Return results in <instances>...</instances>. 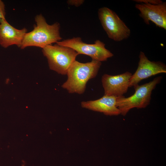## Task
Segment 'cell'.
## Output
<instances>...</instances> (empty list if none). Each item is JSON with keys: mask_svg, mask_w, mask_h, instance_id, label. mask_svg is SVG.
I'll use <instances>...</instances> for the list:
<instances>
[{"mask_svg": "<svg viewBox=\"0 0 166 166\" xmlns=\"http://www.w3.org/2000/svg\"><path fill=\"white\" fill-rule=\"evenodd\" d=\"M42 52L47 59L49 69L63 75L66 74L68 68L79 55L71 48L57 44L45 46Z\"/></svg>", "mask_w": 166, "mask_h": 166, "instance_id": "4", "label": "cell"}, {"mask_svg": "<svg viewBox=\"0 0 166 166\" xmlns=\"http://www.w3.org/2000/svg\"><path fill=\"white\" fill-rule=\"evenodd\" d=\"M138 3H148L153 5H157L163 2L160 0H133Z\"/></svg>", "mask_w": 166, "mask_h": 166, "instance_id": "12", "label": "cell"}, {"mask_svg": "<svg viewBox=\"0 0 166 166\" xmlns=\"http://www.w3.org/2000/svg\"><path fill=\"white\" fill-rule=\"evenodd\" d=\"M132 75L128 71L116 75L104 74L101 82L104 95L116 97L123 96L129 88V80Z\"/></svg>", "mask_w": 166, "mask_h": 166, "instance_id": "9", "label": "cell"}, {"mask_svg": "<svg viewBox=\"0 0 166 166\" xmlns=\"http://www.w3.org/2000/svg\"><path fill=\"white\" fill-rule=\"evenodd\" d=\"M117 97L104 95L98 99L83 101L81 107L93 111L103 113L109 116H117L121 114L116 105Z\"/></svg>", "mask_w": 166, "mask_h": 166, "instance_id": "11", "label": "cell"}, {"mask_svg": "<svg viewBox=\"0 0 166 166\" xmlns=\"http://www.w3.org/2000/svg\"><path fill=\"white\" fill-rule=\"evenodd\" d=\"M84 2V0H68L67 1L68 4L73 5L77 7L80 6Z\"/></svg>", "mask_w": 166, "mask_h": 166, "instance_id": "14", "label": "cell"}, {"mask_svg": "<svg viewBox=\"0 0 166 166\" xmlns=\"http://www.w3.org/2000/svg\"><path fill=\"white\" fill-rule=\"evenodd\" d=\"M27 31L26 28L18 29L10 25L6 19L2 20L0 21V45L5 48L13 45L20 48Z\"/></svg>", "mask_w": 166, "mask_h": 166, "instance_id": "10", "label": "cell"}, {"mask_svg": "<svg viewBox=\"0 0 166 166\" xmlns=\"http://www.w3.org/2000/svg\"><path fill=\"white\" fill-rule=\"evenodd\" d=\"M162 78L161 76L157 77L148 83L134 87L135 92L129 97H117L116 105L121 114L125 116L132 109L144 108L147 106L150 103L152 90Z\"/></svg>", "mask_w": 166, "mask_h": 166, "instance_id": "3", "label": "cell"}, {"mask_svg": "<svg viewBox=\"0 0 166 166\" xmlns=\"http://www.w3.org/2000/svg\"><path fill=\"white\" fill-rule=\"evenodd\" d=\"M137 69L132 75L129 82V87L138 85L142 80L160 73H166V65L160 61H150L144 53L140 51Z\"/></svg>", "mask_w": 166, "mask_h": 166, "instance_id": "7", "label": "cell"}, {"mask_svg": "<svg viewBox=\"0 0 166 166\" xmlns=\"http://www.w3.org/2000/svg\"><path fill=\"white\" fill-rule=\"evenodd\" d=\"M56 44L71 48L78 54L87 55L92 60L101 62L113 56V54L106 48L105 44L99 40H96L93 44H89L83 42L80 37H73L61 41Z\"/></svg>", "mask_w": 166, "mask_h": 166, "instance_id": "6", "label": "cell"}, {"mask_svg": "<svg viewBox=\"0 0 166 166\" xmlns=\"http://www.w3.org/2000/svg\"><path fill=\"white\" fill-rule=\"evenodd\" d=\"M98 14L103 29L109 38L120 42L130 37V29L113 11L103 7L98 9Z\"/></svg>", "mask_w": 166, "mask_h": 166, "instance_id": "5", "label": "cell"}, {"mask_svg": "<svg viewBox=\"0 0 166 166\" xmlns=\"http://www.w3.org/2000/svg\"><path fill=\"white\" fill-rule=\"evenodd\" d=\"M6 14L5 5L3 2L0 0V21L3 19H6Z\"/></svg>", "mask_w": 166, "mask_h": 166, "instance_id": "13", "label": "cell"}, {"mask_svg": "<svg viewBox=\"0 0 166 166\" xmlns=\"http://www.w3.org/2000/svg\"><path fill=\"white\" fill-rule=\"evenodd\" d=\"M101 65V62L95 60L83 63L75 60L67 70V79L62 87L69 93L82 94L87 82L96 77Z\"/></svg>", "mask_w": 166, "mask_h": 166, "instance_id": "1", "label": "cell"}, {"mask_svg": "<svg viewBox=\"0 0 166 166\" xmlns=\"http://www.w3.org/2000/svg\"><path fill=\"white\" fill-rule=\"evenodd\" d=\"M135 8L140 13L139 16L147 25L151 21L159 27L166 30V2L157 5L138 3Z\"/></svg>", "mask_w": 166, "mask_h": 166, "instance_id": "8", "label": "cell"}, {"mask_svg": "<svg viewBox=\"0 0 166 166\" xmlns=\"http://www.w3.org/2000/svg\"><path fill=\"white\" fill-rule=\"evenodd\" d=\"M35 20L36 25L33 30L26 34L21 49H23L29 46L42 49L61 41L62 38L60 34L59 23L56 22L51 25L48 24L41 14L37 15Z\"/></svg>", "mask_w": 166, "mask_h": 166, "instance_id": "2", "label": "cell"}]
</instances>
